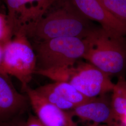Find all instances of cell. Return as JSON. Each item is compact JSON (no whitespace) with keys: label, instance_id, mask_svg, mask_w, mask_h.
<instances>
[{"label":"cell","instance_id":"obj_1","mask_svg":"<svg viewBox=\"0 0 126 126\" xmlns=\"http://www.w3.org/2000/svg\"><path fill=\"white\" fill-rule=\"evenodd\" d=\"M86 50L83 59L109 76L120 75L126 68V41L102 28L93 29L84 38Z\"/></svg>","mask_w":126,"mask_h":126},{"label":"cell","instance_id":"obj_2","mask_svg":"<svg viewBox=\"0 0 126 126\" xmlns=\"http://www.w3.org/2000/svg\"><path fill=\"white\" fill-rule=\"evenodd\" d=\"M68 7L57 9L43 16L23 31L29 38L38 42L60 37L85 38L94 28L83 15Z\"/></svg>","mask_w":126,"mask_h":126},{"label":"cell","instance_id":"obj_3","mask_svg":"<svg viewBox=\"0 0 126 126\" xmlns=\"http://www.w3.org/2000/svg\"><path fill=\"white\" fill-rule=\"evenodd\" d=\"M35 73L54 82L68 83L81 94L91 99L112 92L115 85L110 76L89 62H77L70 67L36 71Z\"/></svg>","mask_w":126,"mask_h":126},{"label":"cell","instance_id":"obj_4","mask_svg":"<svg viewBox=\"0 0 126 126\" xmlns=\"http://www.w3.org/2000/svg\"><path fill=\"white\" fill-rule=\"evenodd\" d=\"M86 50L85 39L78 37H60L38 42L35 48L36 72L72 66L79 59L83 58Z\"/></svg>","mask_w":126,"mask_h":126},{"label":"cell","instance_id":"obj_5","mask_svg":"<svg viewBox=\"0 0 126 126\" xmlns=\"http://www.w3.org/2000/svg\"><path fill=\"white\" fill-rule=\"evenodd\" d=\"M36 68V53L25 33L20 30L5 45L0 74L15 77L24 87L28 85Z\"/></svg>","mask_w":126,"mask_h":126},{"label":"cell","instance_id":"obj_6","mask_svg":"<svg viewBox=\"0 0 126 126\" xmlns=\"http://www.w3.org/2000/svg\"><path fill=\"white\" fill-rule=\"evenodd\" d=\"M57 0H4L7 17L14 34L23 30L44 16Z\"/></svg>","mask_w":126,"mask_h":126},{"label":"cell","instance_id":"obj_7","mask_svg":"<svg viewBox=\"0 0 126 126\" xmlns=\"http://www.w3.org/2000/svg\"><path fill=\"white\" fill-rule=\"evenodd\" d=\"M36 116L45 126H78L70 111L50 103L28 85L23 87Z\"/></svg>","mask_w":126,"mask_h":126},{"label":"cell","instance_id":"obj_8","mask_svg":"<svg viewBox=\"0 0 126 126\" xmlns=\"http://www.w3.org/2000/svg\"><path fill=\"white\" fill-rule=\"evenodd\" d=\"M35 90L50 103L67 111L95 99L86 97L72 85L64 82H54Z\"/></svg>","mask_w":126,"mask_h":126},{"label":"cell","instance_id":"obj_9","mask_svg":"<svg viewBox=\"0 0 126 126\" xmlns=\"http://www.w3.org/2000/svg\"><path fill=\"white\" fill-rule=\"evenodd\" d=\"M86 18L99 23L106 32L117 36H126V23L111 13L98 0H73Z\"/></svg>","mask_w":126,"mask_h":126},{"label":"cell","instance_id":"obj_10","mask_svg":"<svg viewBox=\"0 0 126 126\" xmlns=\"http://www.w3.org/2000/svg\"><path fill=\"white\" fill-rule=\"evenodd\" d=\"M27 95L19 93L8 76L0 74V122L17 117L27 109Z\"/></svg>","mask_w":126,"mask_h":126},{"label":"cell","instance_id":"obj_11","mask_svg":"<svg viewBox=\"0 0 126 126\" xmlns=\"http://www.w3.org/2000/svg\"><path fill=\"white\" fill-rule=\"evenodd\" d=\"M70 112L73 116L79 117L84 121L109 126L115 124L111 104L109 105L97 98L77 107Z\"/></svg>","mask_w":126,"mask_h":126},{"label":"cell","instance_id":"obj_12","mask_svg":"<svg viewBox=\"0 0 126 126\" xmlns=\"http://www.w3.org/2000/svg\"><path fill=\"white\" fill-rule=\"evenodd\" d=\"M112 92L111 106L116 123L126 114V80L124 77L119 76Z\"/></svg>","mask_w":126,"mask_h":126},{"label":"cell","instance_id":"obj_13","mask_svg":"<svg viewBox=\"0 0 126 126\" xmlns=\"http://www.w3.org/2000/svg\"><path fill=\"white\" fill-rule=\"evenodd\" d=\"M113 16L126 23V1L125 0H98Z\"/></svg>","mask_w":126,"mask_h":126},{"label":"cell","instance_id":"obj_14","mask_svg":"<svg viewBox=\"0 0 126 126\" xmlns=\"http://www.w3.org/2000/svg\"><path fill=\"white\" fill-rule=\"evenodd\" d=\"M14 35L13 29L7 16L0 13V43L5 45L12 39Z\"/></svg>","mask_w":126,"mask_h":126},{"label":"cell","instance_id":"obj_15","mask_svg":"<svg viewBox=\"0 0 126 126\" xmlns=\"http://www.w3.org/2000/svg\"><path fill=\"white\" fill-rule=\"evenodd\" d=\"M25 121L16 117L6 122H0V126H25Z\"/></svg>","mask_w":126,"mask_h":126},{"label":"cell","instance_id":"obj_16","mask_svg":"<svg viewBox=\"0 0 126 126\" xmlns=\"http://www.w3.org/2000/svg\"><path fill=\"white\" fill-rule=\"evenodd\" d=\"M25 126H45L38 118L34 115H30L25 122Z\"/></svg>","mask_w":126,"mask_h":126},{"label":"cell","instance_id":"obj_17","mask_svg":"<svg viewBox=\"0 0 126 126\" xmlns=\"http://www.w3.org/2000/svg\"><path fill=\"white\" fill-rule=\"evenodd\" d=\"M115 126H126V114L121 117L116 122Z\"/></svg>","mask_w":126,"mask_h":126},{"label":"cell","instance_id":"obj_18","mask_svg":"<svg viewBox=\"0 0 126 126\" xmlns=\"http://www.w3.org/2000/svg\"><path fill=\"white\" fill-rule=\"evenodd\" d=\"M5 45L0 43V70L2 63L3 55H4V51Z\"/></svg>","mask_w":126,"mask_h":126},{"label":"cell","instance_id":"obj_19","mask_svg":"<svg viewBox=\"0 0 126 126\" xmlns=\"http://www.w3.org/2000/svg\"><path fill=\"white\" fill-rule=\"evenodd\" d=\"M90 126H109L107 125H104V124H93Z\"/></svg>","mask_w":126,"mask_h":126},{"label":"cell","instance_id":"obj_20","mask_svg":"<svg viewBox=\"0 0 126 126\" xmlns=\"http://www.w3.org/2000/svg\"><path fill=\"white\" fill-rule=\"evenodd\" d=\"M125 0V1H126V0Z\"/></svg>","mask_w":126,"mask_h":126}]
</instances>
